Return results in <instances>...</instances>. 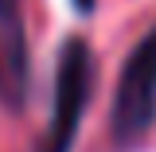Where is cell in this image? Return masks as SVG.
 Segmentation results:
<instances>
[{
    "instance_id": "obj_1",
    "label": "cell",
    "mask_w": 156,
    "mask_h": 152,
    "mask_svg": "<svg viewBox=\"0 0 156 152\" xmlns=\"http://www.w3.org/2000/svg\"><path fill=\"white\" fill-rule=\"evenodd\" d=\"M156 121V27L133 47L121 70L113 101V133L121 144H133Z\"/></svg>"
},
{
    "instance_id": "obj_2",
    "label": "cell",
    "mask_w": 156,
    "mask_h": 152,
    "mask_svg": "<svg viewBox=\"0 0 156 152\" xmlns=\"http://www.w3.org/2000/svg\"><path fill=\"white\" fill-rule=\"evenodd\" d=\"M90 74H94V62L82 39H70L62 47L58 58V82H55V113H51V129L39 152H70L78 133V121L86 109V97H90Z\"/></svg>"
},
{
    "instance_id": "obj_3",
    "label": "cell",
    "mask_w": 156,
    "mask_h": 152,
    "mask_svg": "<svg viewBox=\"0 0 156 152\" xmlns=\"http://www.w3.org/2000/svg\"><path fill=\"white\" fill-rule=\"evenodd\" d=\"M0 101L8 109L27 101V35L20 0H0Z\"/></svg>"
},
{
    "instance_id": "obj_4",
    "label": "cell",
    "mask_w": 156,
    "mask_h": 152,
    "mask_svg": "<svg viewBox=\"0 0 156 152\" xmlns=\"http://www.w3.org/2000/svg\"><path fill=\"white\" fill-rule=\"evenodd\" d=\"M74 4H78V8H82V12H86V8H90V4H94V0H74Z\"/></svg>"
}]
</instances>
